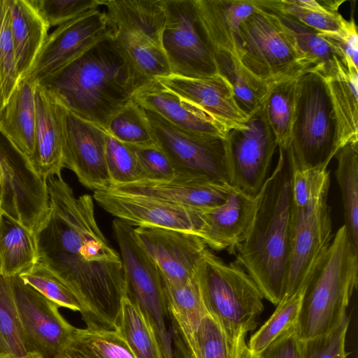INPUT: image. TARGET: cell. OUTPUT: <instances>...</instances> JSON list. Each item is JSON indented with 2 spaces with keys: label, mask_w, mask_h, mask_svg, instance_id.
<instances>
[{
  "label": "cell",
  "mask_w": 358,
  "mask_h": 358,
  "mask_svg": "<svg viewBox=\"0 0 358 358\" xmlns=\"http://www.w3.org/2000/svg\"><path fill=\"white\" fill-rule=\"evenodd\" d=\"M48 208L34 231L38 262L75 294L87 327L115 329L126 282L120 255L96 222L92 197L48 178Z\"/></svg>",
  "instance_id": "6da1fadb"
},
{
  "label": "cell",
  "mask_w": 358,
  "mask_h": 358,
  "mask_svg": "<svg viewBox=\"0 0 358 358\" xmlns=\"http://www.w3.org/2000/svg\"><path fill=\"white\" fill-rule=\"evenodd\" d=\"M278 150L276 166L256 196L251 224L234 254L264 299L276 306L283 298L289 270L293 171L287 150Z\"/></svg>",
  "instance_id": "7a4b0ae2"
},
{
  "label": "cell",
  "mask_w": 358,
  "mask_h": 358,
  "mask_svg": "<svg viewBox=\"0 0 358 358\" xmlns=\"http://www.w3.org/2000/svg\"><path fill=\"white\" fill-rule=\"evenodd\" d=\"M38 83L52 90L79 117L106 131L136 87L129 64L112 35Z\"/></svg>",
  "instance_id": "3957f363"
},
{
  "label": "cell",
  "mask_w": 358,
  "mask_h": 358,
  "mask_svg": "<svg viewBox=\"0 0 358 358\" xmlns=\"http://www.w3.org/2000/svg\"><path fill=\"white\" fill-rule=\"evenodd\" d=\"M327 169L293 168L291 251L285 290L281 301L303 289L327 252L333 239L328 204Z\"/></svg>",
  "instance_id": "277c9868"
},
{
  "label": "cell",
  "mask_w": 358,
  "mask_h": 358,
  "mask_svg": "<svg viewBox=\"0 0 358 358\" xmlns=\"http://www.w3.org/2000/svg\"><path fill=\"white\" fill-rule=\"evenodd\" d=\"M358 282V248L343 224L308 281L295 324L301 340L330 331L348 315Z\"/></svg>",
  "instance_id": "5b68a950"
},
{
  "label": "cell",
  "mask_w": 358,
  "mask_h": 358,
  "mask_svg": "<svg viewBox=\"0 0 358 358\" xmlns=\"http://www.w3.org/2000/svg\"><path fill=\"white\" fill-rule=\"evenodd\" d=\"M341 148L337 122L325 76L309 69L296 81L294 117L286 150L300 170L327 169Z\"/></svg>",
  "instance_id": "8992f818"
},
{
  "label": "cell",
  "mask_w": 358,
  "mask_h": 358,
  "mask_svg": "<svg viewBox=\"0 0 358 358\" xmlns=\"http://www.w3.org/2000/svg\"><path fill=\"white\" fill-rule=\"evenodd\" d=\"M194 276L207 313L232 342L256 329L264 296L236 260L227 264L207 250Z\"/></svg>",
  "instance_id": "52a82bcc"
},
{
  "label": "cell",
  "mask_w": 358,
  "mask_h": 358,
  "mask_svg": "<svg viewBox=\"0 0 358 358\" xmlns=\"http://www.w3.org/2000/svg\"><path fill=\"white\" fill-rule=\"evenodd\" d=\"M255 3V10L240 26L238 57L243 66L268 85L309 70L279 16Z\"/></svg>",
  "instance_id": "ba28073f"
},
{
  "label": "cell",
  "mask_w": 358,
  "mask_h": 358,
  "mask_svg": "<svg viewBox=\"0 0 358 358\" xmlns=\"http://www.w3.org/2000/svg\"><path fill=\"white\" fill-rule=\"evenodd\" d=\"M162 46L171 74L189 78L217 74L214 49L201 21L196 0H163Z\"/></svg>",
  "instance_id": "9c48e42d"
},
{
  "label": "cell",
  "mask_w": 358,
  "mask_h": 358,
  "mask_svg": "<svg viewBox=\"0 0 358 358\" xmlns=\"http://www.w3.org/2000/svg\"><path fill=\"white\" fill-rule=\"evenodd\" d=\"M144 110L157 145L180 175L229 184L225 138L184 131Z\"/></svg>",
  "instance_id": "30bf717a"
},
{
  "label": "cell",
  "mask_w": 358,
  "mask_h": 358,
  "mask_svg": "<svg viewBox=\"0 0 358 358\" xmlns=\"http://www.w3.org/2000/svg\"><path fill=\"white\" fill-rule=\"evenodd\" d=\"M231 186L256 196L268 177L278 144L263 104L226 138Z\"/></svg>",
  "instance_id": "8fae6325"
},
{
  "label": "cell",
  "mask_w": 358,
  "mask_h": 358,
  "mask_svg": "<svg viewBox=\"0 0 358 358\" xmlns=\"http://www.w3.org/2000/svg\"><path fill=\"white\" fill-rule=\"evenodd\" d=\"M113 230L120 251L126 295L148 314L157 332L168 331L170 317L159 268L138 243L132 225L116 218L113 222Z\"/></svg>",
  "instance_id": "7c38bea8"
},
{
  "label": "cell",
  "mask_w": 358,
  "mask_h": 358,
  "mask_svg": "<svg viewBox=\"0 0 358 358\" xmlns=\"http://www.w3.org/2000/svg\"><path fill=\"white\" fill-rule=\"evenodd\" d=\"M10 278L27 352L54 358L70 339L76 327L60 314L56 303L25 283L19 275Z\"/></svg>",
  "instance_id": "4fadbf2b"
},
{
  "label": "cell",
  "mask_w": 358,
  "mask_h": 358,
  "mask_svg": "<svg viewBox=\"0 0 358 358\" xmlns=\"http://www.w3.org/2000/svg\"><path fill=\"white\" fill-rule=\"evenodd\" d=\"M110 35L106 12L99 8L85 12L48 34L24 78L38 83L62 70Z\"/></svg>",
  "instance_id": "5bb4252c"
},
{
  "label": "cell",
  "mask_w": 358,
  "mask_h": 358,
  "mask_svg": "<svg viewBox=\"0 0 358 358\" xmlns=\"http://www.w3.org/2000/svg\"><path fill=\"white\" fill-rule=\"evenodd\" d=\"M60 103L64 168L71 169L82 185L94 192L111 188L106 159V131L73 113L61 100Z\"/></svg>",
  "instance_id": "9a60e30c"
},
{
  "label": "cell",
  "mask_w": 358,
  "mask_h": 358,
  "mask_svg": "<svg viewBox=\"0 0 358 358\" xmlns=\"http://www.w3.org/2000/svg\"><path fill=\"white\" fill-rule=\"evenodd\" d=\"M93 199L116 218L136 227H155L198 234L203 224V211L159 199L108 189L94 191Z\"/></svg>",
  "instance_id": "2e32d148"
},
{
  "label": "cell",
  "mask_w": 358,
  "mask_h": 358,
  "mask_svg": "<svg viewBox=\"0 0 358 358\" xmlns=\"http://www.w3.org/2000/svg\"><path fill=\"white\" fill-rule=\"evenodd\" d=\"M134 234L159 268L164 280L182 285L191 280L207 245L196 234L180 230L141 226Z\"/></svg>",
  "instance_id": "e0dca14e"
},
{
  "label": "cell",
  "mask_w": 358,
  "mask_h": 358,
  "mask_svg": "<svg viewBox=\"0 0 358 358\" xmlns=\"http://www.w3.org/2000/svg\"><path fill=\"white\" fill-rule=\"evenodd\" d=\"M156 79L166 89L230 129L243 125L248 119L236 101L229 82L218 73L200 78L171 74Z\"/></svg>",
  "instance_id": "ac0fdd59"
},
{
  "label": "cell",
  "mask_w": 358,
  "mask_h": 358,
  "mask_svg": "<svg viewBox=\"0 0 358 358\" xmlns=\"http://www.w3.org/2000/svg\"><path fill=\"white\" fill-rule=\"evenodd\" d=\"M35 145L29 164L42 179L60 176L64 138L61 103L51 90L36 83L35 87Z\"/></svg>",
  "instance_id": "d6986e66"
},
{
  "label": "cell",
  "mask_w": 358,
  "mask_h": 358,
  "mask_svg": "<svg viewBox=\"0 0 358 358\" xmlns=\"http://www.w3.org/2000/svg\"><path fill=\"white\" fill-rule=\"evenodd\" d=\"M231 186L207 179L179 176L169 180H141L110 188L114 191L140 195L206 211L223 204Z\"/></svg>",
  "instance_id": "ffe728a7"
},
{
  "label": "cell",
  "mask_w": 358,
  "mask_h": 358,
  "mask_svg": "<svg viewBox=\"0 0 358 358\" xmlns=\"http://www.w3.org/2000/svg\"><path fill=\"white\" fill-rule=\"evenodd\" d=\"M132 99L188 132L225 138L232 129L166 89L156 78L137 90Z\"/></svg>",
  "instance_id": "44dd1931"
},
{
  "label": "cell",
  "mask_w": 358,
  "mask_h": 358,
  "mask_svg": "<svg viewBox=\"0 0 358 358\" xmlns=\"http://www.w3.org/2000/svg\"><path fill=\"white\" fill-rule=\"evenodd\" d=\"M256 196L231 186L225 202L203 212V224L197 234L210 248L235 254L251 224Z\"/></svg>",
  "instance_id": "7402d4cb"
},
{
  "label": "cell",
  "mask_w": 358,
  "mask_h": 358,
  "mask_svg": "<svg viewBox=\"0 0 358 358\" xmlns=\"http://www.w3.org/2000/svg\"><path fill=\"white\" fill-rule=\"evenodd\" d=\"M36 84L28 78H22L0 110V133L28 162L35 145Z\"/></svg>",
  "instance_id": "603a6c76"
},
{
  "label": "cell",
  "mask_w": 358,
  "mask_h": 358,
  "mask_svg": "<svg viewBox=\"0 0 358 358\" xmlns=\"http://www.w3.org/2000/svg\"><path fill=\"white\" fill-rule=\"evenodd\" d=\"M196 4L213 47L238 56L240 26L255 10V0H196Z\"/></svg>",
  "instance_id": "cb8c5ba5"
},
{
  "label": "cell",
  "mask_w": 358,
  "mask_h": 358,
  "mask_svg": "<svg viewBox=\"0 0 358 358\" xmlns=\"http://www.w3.org/2000/svg\"><path fill=\"white\" fill-rule=\"evenodd\" d=\"M113 34L143 36L162 46L165 22L163 0H103Z\"/></svg>",
  "instance_id": "d4e9b609"
},
{
  "label": "cell",
  "mask_w": 358,
  "mask_h": 358,
  "mask_svg": "<svg viewBox=\"0 0 358 358\" xmlns=\"http://www.w3.org/2000/svg\"><path fill=\"white\" fill-rule=\"evenodd\" d=\"M17 67L26 76L48 36L50 26L31 0H6Z\"/></svg>",
  "instance_id": "484cf974"
},
{
  "label": "cell",
  "mask_w": 358,
  "mask_h": 358,
  "mask_svg": "<svg viewBox=\"0 0 358 358\" xmlns=\"http://www.w3.org/2000/svg\"><path fill=\"white\" fill-rule=\"evenodd\" d=\"M325 78L341 148L348 143L358 142V70L338 59L335 71Z\"/></svg>",
  "instance_id": "4316f807"
},
{
  "label": "cell",
  "mask_w": 358,
  "mask_h": 358,
  "mask_svg": "<svg viewBox=\"0 0 358 358\" xmlns=\"http://www.w3.org/2000/svg\"><path fill=\"white\" fill-rule=\"evenodd\" d=\"M37 262L34 231L0 209V275H21Z\"/></svg>",
  "instance_id": "83f0119b"
},
{
  "label": "cell",
  "mask_w": 358,
  "mask_h": 358,
  "mask_svg": "<svg viewBox=\"0 0 358 358\" xmlns=\"http://www.w3.org/2000/svg\"><path fill=\"white\" fill-rule=\"evenodd\" d=\"M259 6L290 17L320 33L342 31L346 20L338 13L344 0H255Z\"/></svg>",
  "instance_id": "f1b7e54d"
},
{
  "label": "cell",
  "mask_w": 358,
  "mask_h": 358,
  "mask_svg": "<svg viewBox=\"0 0 358 358\" xmlns=\"http://www.w3.org/2000/svg\"><path fill=\"white\" fill-rule=\"evenodd\" d=\"M134 358H164L156 328L148 314L127 295L122 299L116 329Z\"/></svg>",
  "instance_id": "f546056e"
},
{
  "label": "cell",
  "mask_w": 358,
  "mask_h": 358,
  "mask_svg": "<svg viewBox=\"0 0 358 358\" xmlns=\"http://www.w3.org/2000/svg\"><path fill=\"white\" fill-rule=\"evenodd\" d=\"M113 36L129 64L136 90L157 78L171 75L162 47L136 34L116 33Z\"/></svg>",
  "instance_id": "4dcf8cb0"
},
{
  "label": "cell",
  "mask_w": 358,
  "mask_h": 358,
  "mask_svg": "<svg viewBox=\"0 0 358 358\" xmlns=\"http://www.w3.org/2000/svg\"><path fill=\"white\" fill-rule=\"evenodd\" d=\"M54 358H134L117 329L76 328Z\"/></svg>",
  "instance_id": "1f68e13d"
},
{
  "label": "cell",
  "mask_w": 358,
  "mask_h": 358,
  "mask_svg": "<svg viewBox=\"0 0 358 358\" xmlns=\"http://www.w3.org/2000/svg\"><path fill=\"white\" fill-rule=\"evenodd\" d=\"M213 49L217 73L229 82L236 101L249 116L263 104L268 85L250 73L237 55L223 49Z\"/></svg>",
  "instance_id": "d6a6232c"
},
{
  "label": "cell",
  "mask_w": 358,
  "mask_h": 358,
  "mask_svg": "<svg viewBox=\"0 0 358 358\" xmlns=\"http://www.w3.org/2000/svg\"><path fill=\"white\" fill-rule=\"evenodd\" d=\"M164 282L171 326L186 343L207 313L199 285L195 276L182 285Z\"/></svg>",
  "instance_id": "836d02e7"
},
{
  "label": "cell",
  "mask_w": 358,
  "mask_h": 358,
  "mask_svg": "<svg viewBox=\"0 0 358 358\" xmlns=\"http://www.w3.org/2000/svg\"><path fill=\"white\" fill-rule=\"evenodd\" d=\"M298 77L289 78L268 84L267 94L263 103L278 149L287 150L289 145L294 117Z\"/></svg>",
  "instance_id": "e575fe53"
},
{
  "label": "cell",
  "mask_w": 358,
  "mask_h": 358,
  "mask_svg": "<svg viewBox=\"0 0 358 358\" xmlns=\"http://www.w3.org/2000/svg\"><path fill=\"white\" fill-rule=\"evenodd\" d=\"M358 142L340 148L336 178L341 189L345 226L353 244L358 248Z\"/></svg>",
  "instance_id": "d590c367"
},
{
  "label": "cell",
  "mask_w": 358,
  "mask_h": 358,
  "mask_svg": "<svg viewBox=\"0 0 358 358\" xmlns=\"http://www.w3.org/2000/svg\"><path fill=\"white\" fill-rule=\"evenodd\" d=\"M278 15L293 36L299 52L310 69L325 76L332 74L341 59L332 44L317 31L290 17Z\"/></svg>",
  "instance_id": "8d00e7d4"
},
{
  "label": "cell",
  "mask_w": 358,
  "mask_h": 358,
  "mask_svg": "<svg viewBox=\"0 0 358 358\" xmlns=\"http://www.w3.org/2000/svg\"><path fill=\"white\" fill-rule=\"evenodd\" d=\"M106 132L129 146L157 145L144 108L133 99L110 120Z\"/></svg>",
  "instance_id": "74e56055"
},
{
  "label": "cell",
  "mask_w": 358,
  "mask_h": 358,
  "mask_svg": "<svg viewBox=\"0 0 358 358\" xmlns=\"http://www.w3.org/2000/svg\"><path fill=\"white\" fill-rule=\"evenodd\" d=\"M305 287L281 301L271 316L250 337L247 345L253 354L259 355L275 340L295 326Z\"/></svg>",
  "instance_id": "f35d334b"
},
{
  "label": "cell",
  "mask_w": 358,
  "mask_h": 358,
  "mask_svg": "<svg viewBox=\"0 0 358 358\" xmlns=\"http://www.w3.org/2000/svg\"><path fill=\"white\" fill-rule=\"evenodd\" d=\"M184 343L191 358H234V343L208 313L190 339Z\"/></svg>",
  "instance_id": "ab89813d"
},
{
  "label": "cell",
  "mask_w": 358,
  "mask_h": 358,
  "mask_svg": "<svg viewBox=\"0 0 358 358\" xmlns=\"http://www.w3.org/2000/svg\"><path fill=\"white\" fill-rule=\"evenodd\" d=\"M26 353L11 278L0 275V355H22Z\"/></svg>",
  "instance_id": "60d3db41"
},
{
  "label": "cell",
  "mask_w": 358,
  "mask_h": 358,
  "mask_svg": "<svg viewBox=\"0 0 358 358\" xmlns=\"http://www.w3.org/2000/svg\"><path fill=\"white\" fill-rule=\"evenodd\" d=\"M20 80L9 8L6 0H0V110L6 106Z\"/></svg>",
  "instance_id": "b9f144b4"
},
{
  "label": "cell",
  "mask_w": 358,
  "mask_h": 358,
  "mask_svg": "<svg viewBox=\"0 0 358 358\" xmlns=\"http://www.w3.org/2000/svg\"><path fill=\"white\" fill-rule=\"evenodd\" d=\"M105 138L106 159L111 188L145 180L143 170L132 148L106 132Z\"/></svg>",
  "instance_id": "7bdbcfd3"
},
{
  "label": "cell",
  "mask_w": 358,
  "mask_h": 358,
  "mask_svg": "<svg viewBox=\"0 0 358 358\" xmlns=\"http://www.w3.org/2000/svg\"><path fill=\"white\" fill-rule=\"evenodd\" d=\"M19 275L25 283L31 285L59 307L81 312L80 302L73 292L54 273L39 262Z\"/></svg>",
  "instance_id": "ee69618b"
},
{
  "label": "cell",
  "mask_w": 358,
  "mask_h": 358,
  "mask_svg": "<svg viewBox=\"0 0 358 358\" xmlns=\"http://www.w3.org/2000/svg\"><path fill=\"white\" fill-rule=\"evenodd\" d=\"M349 317L344 319L330 331L301 340L302 358H348L345 341Z\"/></svg>",
  "instance_id": "f6af8a7d"
},
{
  "label": "cell",
  "mask_w": 358,
  "mask_h": 358,
  "mask_svg": "<svg viewBox=\"0 0 358 358\" xmlns=\"http://www.w3.org/2000/svg\"><path fill=\"white\" fill-rule=\"evenodd\" d=\"M31 1L50 27H58L103 3V0Z\"/></svg>",
  "instance_id": "bcb514c9"
},
{
  "label": "cell",
  "mask_w": 358,
  "mask_h": 358,
  "mask_svg": "<svg viewBox=\"0 0 358 358\" xmlns=\"http://www.w3.org/2000/svg\"><path fill=\"white\" fill-rule=\"evenodd\" d=\"M143 170L145 180H169L180 175L165 152L157 145L149 147L131 146Z\"/></svg>",
  "instance_id": "7dc6e473"
},
{
  "label": "cell",
  "mask_w": 358,
  "mask_h": 358,
  "mask_svg": "<svg viewBox=\"0 0 358 358\" xmlns=\"http://www.w3.org/2000/svg\"><path fill=\"white\" fill-rule=\"evenodd\" d=\"M320 33V32H319ZM338 51L341 59L348 66L358 70V34L353 17L345 21L341 31L334 34L320 33Z\"/></svg>",
  "instance_id": "c3c4849f"
},
{
  "label": "cell",
  "mask_w": 358,
  "mask_h": 358,
  "mask_svg": "<svg viewBox=\"0 0 358 358\" xmlns=\"http://www.w3.org/2000/svg\"><path fill=\"white\" fill-rule=\"evenodd\" d=\"M257 356L259 358H302L301 340L297 335L295 326L282 334Z\"/></svg>",
  "instance_id": "681fc988"
},
{
  "label": "cell",
  "mask_w": 358,
  "mask_h": 358,
  "mask_svg": "<svg viewBox=\"0 0 358 358\" xmlns=\"http://www.w3.org/2000/svg\"><path fill=\"white\" fill-rule=\"evenodd\" d=\"M172 331L173 334L172 341L173 358H191L189 353L178 332L173 327Z\"/></svg>",
  "instance_id": "f907efd6"
},
{
  "label": "cell",
  "mask_w": 358,
  "mask_h": 358,
  "mask_svg": "<svg viewBox=\"0 0 358 358\" xmlns=\"http://www.w3.org/2000/svg\"><path fill=\"white\" fill-rule=\"evenodd\" d=\"M245 337L246 336L242 335L235 341L234 358H259L250 350Z\"/></svg>",
  "instance_id": "816d5d0a"
},
{
  "label": "cell",
  "mask_w": 358,
  "mask_h": 358,
  "mask_svg": "<svg viewBox=\"0 0 358 358\" xmlns=\"http://www.w3.org/2000/svg\"><path fill=\"white\" fill-rule=\"evenodd\" d=\"M164 358H173L172 339L169 331L157 332Z\"/></svg>",
  "instance_id": "f5cc1de1"
},
{
  "label": "cell",
  "mask_w": 358,
  "mask_h": 358,
  "mask_svg": "<svg viewBox=\"0 0 358 358\" xmlns=\"http://www.w3.org/2000/svg\"><path fill=\"white\" fill-rule=\"evenodd\" d=\"M0 358H44L41 354L37 352H27L22 355H15L13 354H1Z\"/></svg>",
  "instance_id": "db71d44e"
},
{
  "label": "cell",
  "mask_w": 358,
  "mask_h": 358,
  "mask_svg": "<svg viewBox=\"0 0 358 358\" xmlns=\"http://www.w3.org/2000/svg\"><path fill=\"white\" fill-rule=\"evenodd\" d=\"M4 180H5L4 171H3L1 163L0 162V206H1V201H2V195H3V186H4Z\"/></svg>",
  "instance_id": "11a10c76"
}]
</instances>
